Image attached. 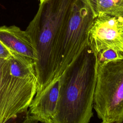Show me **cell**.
<instances>
[{
	"mask_svg": "<svg viewBox=\"0 0 123 123\" xmlns=\"http://www.w3.org/2000/svg\"><path fill=\"white\" fill-rule=\"evenodd\" d=\"M10 72L14 77L28 78L36 77L34 67L29 66L20 60L12 56L10 58Z\"/></svg>",
	"mask_w": 123,
	"mask_h": 123,
	"instance_id": "cell-10",
	"label": "cell"
},
{
	"mask_svg": "<svg viewBox=\"0 0 123 123\" xmlns=\"http://www.w3.org/2000/svg\"><path fill=\"white\" fill-rule=\"evenodd\" d=\"M19 123H53L51 119L40 118L34 115L27 114Z\"/></svg>",
	"mask_w": 123,
	"mask_h": 123,
	"instance_id": "cell-12",
	"label": "cell"
},
{
	"mask_svg": "<svg viewBox=\"0 0 123 123\" xmlns=\"http://www.w3.org/2000/svg\"><path fill=\"white\" fill-rule=\"evenodd\" d=\"M12 56L10 51L0 40V58L8 59Z\"/></svg>",
	"mask_w": 123,
	"mask_h": 123,
	"instance_id": "cell-13",
	"label": "cell"
},
{
	"mask_svg": "<svg viewBox=\"0 0 123 123\" xmlns=\"http://www.w3.org/2000/svg\"><path fill=\"white\" fill-rule=\"evenodd\" d=\"M93 108L101 123H116L123 119V60L97 61Z\"/></svg>",
	"mask_w": 123,
	"mask_h": 123,
	"instance_id": "cell-4",
	"label": "cell"
},
{
	"mask_svg": "<svg viewBox=\"0 0 123 123\" xmlns=\"http://www.w3.org/2000/svg\"><path fill=\"white\" fill-rule=\"evenodd\" d=\"M39 0L40 1V3H42V2H43L47 0Z\"/></svg>",
	"mask_w": 123,
	"mask_h": 123,
	"instance_id": "cell-14",
	"label": "cell"
},
{
	"mask_svg": "<svg viewBox=\"0 0 123 123\" xmlns=\"http://www.w3.org/2000/svg\"><path fill=\"white\" fill-rule=\"evenodd\" d=\"M37 88L36 77L13 76L9 59L0 58V123H7L27 111Z\"/></svg>",
	"mask_w": 123,
	"mask_h": 123,
	"instance_id": "cell-5",
	"label": "cell"
},
{
	"mask_svg": "<svg viewBox=\"0 0 123 123\" xmlns=\"http://www.w3.org/2000/svg\"><path fill=\"white\" fill-rule=\"evenodd\" d=\"M89 44L96 55L107 48L114 49L123 55V19L98 14L89 31Z\"/></svg>",
	"mask_w": 123,
	"mask_h": 123,
	"instance_id": "cell-6",
	"label": "cell"
},
{
	"mask_svg": "<svg viewBox=\"0 0 123 123\" xmlns=\"http://www.w3.org/2000/svg\"><path fill=\"white\" fill-rule=\"evenodd\" d=\"M59 78L51 81L32 100L27 114L40 118L52 119L54 117L59 97Z\"/></svg>",
	"mask_w": 123,
	"mask_h": 123,
	"instance_id": "cell-8",
	"label": "cell"
},
{
	"mask_svg": "<svg viewBox=\"0 0 123 123\" xmlns=\"http://www.w3.org/2000/svg\"><path fill=\"white\" fill-rule=\"evenodd\" d=\"M0 40L12 56L34 67L35 52L31 38L25 31L15 25L0 27Z\"/></svg>",
	"mask_w": 123,
	"mask_h": 123,
	"instance_id": "cell-7",
	"label": "cell"
},
{
	"mask_svg": "<svg viewBox=\"0 0 123 123\" xmlns=\"http://www.w3.org/2000/svg\"><path fill=\"white\" fill-rule=\"evenodd\" d=\"M15 119V118H14ZM14 119H12V120H11V121H10L9 122H8L7 123H12V121H13V120Z\"/></svg>",
	"mask_w": 123,
	"mask_h": 123,
	"instance_id": "cell-15",
	"label": "cell"
},
{
	"mask_svg": "<svg viewBox=\"0 0 123 123\" xmlns=\"http://www.w3.org/2000/svg\"><path fill=\"white\" fill-rule=\"evenodd\" d=\"M95 18L86 0H75L58 42L52 80L59 78L71 62L89 45V31Z\"/></svg>",
	"mask_w": 123,
	"mask_h": 123,
	"instance_id": "cell-3",
	"label": "cell"
},
{
	"mask_svg": "<svg viewBox=\"0 0 123 123\" xmlns=\"http://www.w3.org/2000/svg\"><path fill=\"white\" fill-rule=\"evenodd\" d=\"M97 61L106 63L123 60V55L118 51L110 48L102 49L97 54Z\"/></svg>",
	"mask_w": 123,
	"mask_h": 123,
	"instance_id": "cell-11",
	"label": "cell"
},
{
	"mask_svg": "<svg viewBox=\"0 0 123 123\" xmlns=\"http://www.w3.org/2000/svg\"><path fill=\"white\" fill-rule=\"evenodd\" d=\"M97 70V55L89 44L59 77L53 123H89L93 116Z\"/></svg>",
	"mask_w": 123,
	"mask_h": 123,
	"instance_id": "cell-1",
	"label": "cell"
},
{
	"mask_svg": "<svg viewBox=\"0 0 123 123\" xmlns=\"http://www.w3.org/2000/svg\"><path fill=\"white\" fill-rule=\"evenodd\" d=\"M75 0H47L38 10L25 31L35 52L34 69L37 82L36 94L53 79L56 52L63 26Z\"/></svg>",
	"mask_w": 123,
	"mask_h": 123,
	"instance_id": "cell-2",
	"label": "cell"
},
{
	"mask_svg": "<svg viewBox=\"0 0 123 123\" xmlns=\"http://www.w3.org/2000/svg\"><path fill=\"white\" fill-rule=\"evenodd\" d=\"M123 123V119L121 121H120L117 122V123Z\"/></svg>",
	"mask_w": 123,
	"mask_h": 123,
	"instance_id": "cell-16",
	"label": "cell"
},
{
	"mask_svg": "<svg viewBox=\"0 0 123 123\" xmlns=\"http://www.w3.org/2000/svg\"><path fill=\"white\" fill-rule=\"evenodd\" d=\"M94 16L105 14L123 19V0H86Z\"/></svg>",
	"mask_w": 123,
	"mask_h": 123,
	"instance_id": "cell-9",
	"label": "cell"
}]
</instances>
